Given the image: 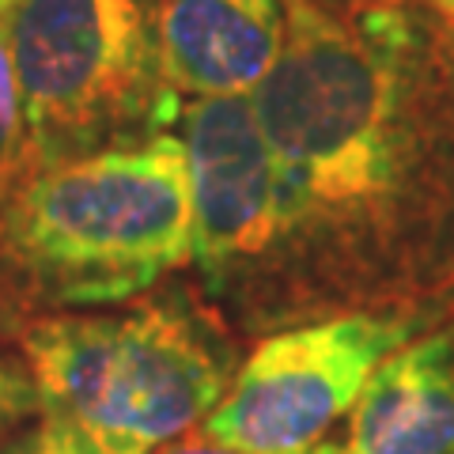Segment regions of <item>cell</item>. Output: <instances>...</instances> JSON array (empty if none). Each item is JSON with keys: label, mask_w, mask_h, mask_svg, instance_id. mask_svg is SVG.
Instances as JSON below:
<instances>
[{"label": "cell", "mask_w": 454, "mask_h": 454, "mask_svg": "<svg viewBox=\"0 0 454 454\" xmlns=\"http://www.w3.org/2000/svg\"><path fill=\"white\" fill-rule=\"evenodd\" d=\"M193 197V265L205 300L243 337L284 330L277 167L250 95L182 110Z\"/></svg>", "instance_id": "5b68a950"}, {"label": "cell", "mask_w": 454, "mask_h": 454, "mask_svg": "<svg viewBox=\"0 0 454 454\" xmlns=\"http://www.w3.org/2000/svg\"><path fill=\"white\" fill-rule=\"evenodd\" d=\"M432 4H435V12H439V16L454 23V0H432Z\"/></svg>", "instance_id": "4fadbf2b"}, {"label": "cell", "mask_w": 454, "mask_h": 454, "mask_svg": "<svg viewBox=\"0 0 454 454\" xmlns=\"http://www.w3.org/2000/svg\"><path fill=\"white\" fill-rule=\"evenodd\" d=\"M160 0H20L8 16L27 163L140 145L182 118L155 38Z\"/></svg>", "instance_id": "277c9868"}, {"label": "cell", "mask_w": 454, "mask_h": 454, "mask_svg": "<svg viewBox=\"0 0 454 454\" xmlns=\"http://www.w3.org/2000/svg\"><path fill=\"white\" fill-rule=\"evenodd\" d=\"M258 88L277 167L284 330L337 315L454 318V27L413 4L284 0Z\"/></svg>", "instance_id": "6da1fadb"}, {"label": "cell", "mask_w": 454, "mask_h": 454, "mask_svg": "<svg viewBox=\"0 0 454 454\" xmlns=\"http://www.w3.org/2000/svg\"><path fill=\"white\" fill-rule=\"evenodd\" d=\"M20 345L46 424L88 454H152L201 428L239 375L231 325L170 288L118 315H38Z\"/></svg>", "instance_id": "3957f363"}, {"label": "cell", "mask_w": 454, "mask_h": 454, "mask_svg": "<svg viewBox=\"0 0 454 454\" xmlns=\"http://www.w3.org/2000/svg\"><path fill=\"white\" fill-rule=\"evenodd\" d=\"M8 16L12 12H0V190L27 163V118H23L16 57H12Z\"/></svg>", "instance_id": "9c48e42d"}, {"label": "cell", "mask_w": 454, "mask_h": 454, "mask_svg": "<svg viewBox=\"0 0 454 454\" xmlns=\"http://www.w3.org/2000/svg\"><path fill=\"white\" fill-rule=\"evenodd\" d=\"M284 0H160L155 38L178 95H254L280 61Z\"/></svg>", "instance_id": "ba28073f"}, {"label": "cell", "mask_w": 454, "mask_h": 454, "mask_svg": "<svg viewBox=\"0 0 454 454\" xmlns=\"http://www.w3.org/2000/svg\"><path fill=\"white\" fill-rule=\"evenodd\" d=\"M450 318L337 315L262 337L201 432L239 454H310L356 405L372 372Z\"/></svg>", "instance_id": "8992f818"}, {"label": "cell", "mask_w": 454, "mask_h": 454, "mask_svg": "<svg viewBox=\"0 0 454 454\" xmlns=\"http://www.w3.org/2000/svg\"><path fill=\"white\" fill-rule=\"evenodd\" d=\"M310 454H454V318L390 352Z\"/></svg>", "instance_id": "52a82bcc"}, {"label": "cell", "mask_w": 454, "mask_h": 454, "mask_svg": "<svg viewBox=\"0 0 454 454\" xmlns=\"http://www.w3.org/2000/svg\"><path fill=\"white\" fill-rule=\"evenodd\" d=\"M20 454H88V450H83L68 432H61V428H53V424H46V428H42Z\"/></svg>", "instance_id": "7c38bea8"}, {"label": "cell", "mask_w": 454, "mask_h": 454, "mask_svg": "<svg viewBox=\"0 0 454 454\" xmlns=\"http://www.w3.org/2000/svg\"><path fill=\"white\" fill-rule=\"evenodd\" d=\"M193 262L186 145H140L23 163L0 190V310L98 307L145 295Z\"/></svg>", "instance_id": "7a4b0ae2"}, {"label": "cell", "mask_w": 454, "mask_h": 454, "mask_svg": "<svg viewBox=\"0 0 454 454\" xmlns=\"http://www.w3.org/2000/svg\"><path fill=\"white\" fill-rule=\"evenodd\" d=\"M152 454H239V450L216 443V439H208L201 428H193L186 435L170 439V443H163V447H155Z\"/></svg>", "instance_id": "8fae6325"}, {"label": "cell", "mask_w": 454, "mask_h": 454, "mask_svg": "<svg viewBox=\"0 0 454 454\" xmlns=\"http://www.w3.org/2000/svg\"><path fill=\"white\" fill-rule=\"evenodd\" d=\"M35 390H27L23 382H16L12 375L0 372V439L8 435V428L20 420L23 409H31V402H38V397H31Z\"/></svg>", "instance_id": "30bf717a"}, {"label": "cell", "mask_w": 454, "mask_h": 454, "mask_svg": "<svg viewBox=\"0 0 454 454\" xmlns=\"http://www.w3.org/2000/svg\"><path fill=\"white\" fill-rule=\"evenodd\" d=\"M16 4H20V0H0V12H12Z\"/></svg>", "instance_id": "5bb4252c"}]
</instances>
